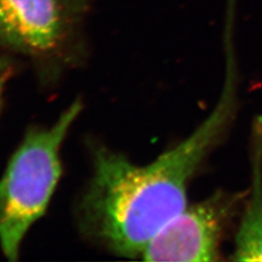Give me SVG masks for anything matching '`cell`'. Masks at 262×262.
<instances>
[{
    "label": "cell",
    "mask_w": 262,
    "mask_h": 262,
    "mask_svg": "<svg viewBox=\"0 0 262 262\" xmlns=\"http://www.w3.org/2000/svg\"><path fill=\"white\" fill-rule=\"evenodd\" d=\"M238 195L223 191L186 207L146 245L141 259L159 262L217 261L224 228Z\"/></svg>",
    "instance_id": "obj_4"
},
{
    "label": "cell",
    "mask_w": 262,
    "mask_h": 262,
    "mask_svg": "<svg viewBox=\"0 0 262 262\" xmlns=\"http://www.w3.org/2000/svg\"><path fill=\"white\" fill-rule=\"evenodd\" d=\"M225 77L214 107L192 133L146 165L106 147L93 153V170L79 203L85 235L124 258H140L146 245L187 207L195 171L231 127L238 107V71L226 45Z\"/></svg>",
    "instance_id": "obj_1"
},
{
    "label": "cell",
    "mask_w": 262,
    "mask_h": 262,
    "mask_svg": "<svg viewBox=\"0 0 262 262\" xmlns=\"http://www.w3.org/2000/svg\"><path fill=\"white\" fill-rule=\"evenodd\" d=\"M7 71H10V62L5 56L0 55V75Z\"/></svg>",
    "instance_id": "obj_7"
},
{
    "label": "cell",
    "mask_w": 262,
    "mask_h": 262,
    "mask_svg": "<svg viewBox=\"0 0 262 262\" xmlns=\"http://www.w3.org/2000/svg\"><path fill=\"white\" fill-rule=\"evenodd\" d=\"M77 100L53 125L24 136L0 179V248L15 261L30 228L43 216L61 176V147L82 112Z\"/></svg>",
    "instance_id": "obj_2"
},
{
    "label": "cell",
    "mask_w": 262,
    "mask_h": 262,
    "mask_svg": "<svg viewBox=\"0 0 262 262\" xmlns=\"http://www.w3.org/2000/svg\"><path fill=\"white\" fill-rule=\"evenodd\" d=\"M9 72L7 71L0 75V111L3 108L4 105V100H5V93H6V85H7V81L8 78H9Z\"/></svg>",
    "instance_id": "obj_6"
},
{
    "label": "cell",
    "mask_w": 262,
    "mask_h": 262,
    "mask_svg": "<svg viewBox=\"0 0 262 262\" xmlns=\"http://www.w3.org/2000/svg\"><path fill=\"white\" fill-rule=\"evenodd\" d=\"M251 185L235 238L234 261L262 262V117L253 122Z\"/></svg>",
    "instance_id": "obj_5"
},
{
    "label": "cell",
    "mask_w": 262,
    "mask_h": 262,
    "mask_svg": "<svg viewBox=\"0 0 262 262\" xmlns=\"http://www.w3.org/2000/svg\"><path fill=\"white\" fill-rule=\"evenodd\" d=\"M91 0H0V47L45 71L68 63Z\"/></svg>",
    "instance_id": "obj_3"
}]
</instances>
